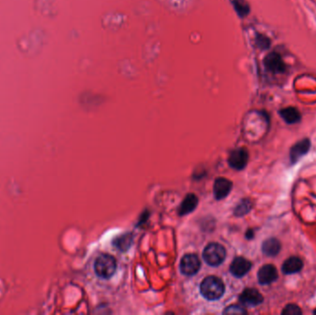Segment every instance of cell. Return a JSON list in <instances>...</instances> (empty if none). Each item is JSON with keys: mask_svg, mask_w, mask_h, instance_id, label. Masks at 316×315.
I'll return each instance as SVG.
<instances>
[{"mask_svg": "<svg viewBox=\"0 0 316 315\" xmlns=\"http://www.w3.org/2000/svg\"><path fill=\"white\" fill-rule=\"evenodd\" d=\"M279 115L283 119V121L289 125L296 124L301 120V115L299 111L296 107H292V106L279 110Z\"/></svg>", "mask_w": 316, "mask_h": 315, "instance_id": "13", "label": "cell"}, {"mask_svg": "<svg viewBox=\"0 0 316 315\" xmlns=\"http://www.w3.org/2000/svg\"><path fill=\"white\" fill-rule=\"evenodd\" d=\"M224 314H231V315H233V314H237V315L244 314L245 315L246 314V311L243 308H242V307H240V306L233 305L228 307L224 311Z\"/></svg>", "mask_w": 316, "mask_h": 315, "instance_id": "21", "label": "cell"}, {"mask_svg": "<svg viewBox=\"0 0 316 315\" xmlns=\"http://www.w3.org/2000/svg\"><path fill=\"white\" fill-rule=\"evenodd\" d=\"M302 314L299 307L295 304H288L282 311V315H300Z\"/></svg>", "mask_w": 316, "mask_h": 315, "instance_id": "20", "label": "cell"}, {"mask_svg": "<svg viewBox=\"0 0 316 315\" xmlns=\"http://www.w3.org/2000/svg\"><path fill=\"white\" fill-rule=\"evenodd\" d=\"M251 209V203L250 202V200L245 199V200H242V202L237 205L234 213L237 216H242V215L249 213Z\"/></svg>", "mask_w": 316, "mask_h": 315, "instance_id": "17", "label": "cell"}, {"mask_svg": "<svg viewBox=\"0 0 316 315\" xmlns=\"http://www.w3.org/2000/svg\"><path fill=\"white\" fill-rule=\"evenodd\" d=\"M232 4L240 17L244 18L250 13V6L246 0H232Z\"/></svg>", "mask_w": 316, "mask_h": 315, "instance_id": "16", "label": "cell"}, {"mask_svg": "<svg viewBox=\"0 0 316 315\" xmlns=\"http://www.w3.org/2000/svg\"><path fill=\"white\" fill-rule=\"evenodd\" d=\"M303 267L302 260L296 256H292L286 260L282 265V272L286 275H293L298 273Z\"/></svg>", "mask_w": 316, "mask_h": 315, "instance_id": "12", "label": "cell"}, {"mask_svg": "<svg viewBox=\"0 0 316 315\" xmlns=\"http://www.w3.org/2000/svg\"><path fill=\"white\" fill-rule=\"evenodd\" d=\"M251 262L243 257H236L230 264V272L234 277L241 278L251 270Z\"/></svg>", "mask_w": 316, "mask_h": 315, "instance_id": "8", "label": "cell"}, {"mask_svg": "<svg viewBox=\"0 0 316 315\" xmlns=\"http://www.w3.org/2000/svg\"><path fill=\"white\" fill-rule=\"evenodd\" d=\"M131 237L130 235H124L121 236L117 241H115V245L121 250H128L130 248L131 243Z\"/></svg>", "mask_w": 316, "mask_h": 315, "instance_id": "19", "label": "cell"}, {"mask_svg": "<svg viewBox=\"0 0 316 315\" xmlns=\"http://www.w3.org/2000/svg\"><path fill=\"white\" fill-rule=\"evenodd\" d=\"M257 278L261 285H270L278 279L279 272L276 266L272 264H265L258 271Z\"/></svg>", "mask_w": 316, "mask_h": 315, "instance_id": "7", "label": "cell"}, {"mask_svg": "<svg viewBox=\"0 0 316 315\" xmlns=\"http://www.w3.org/2000/svg\"><path fill=\"white\" fill-rule=\"evenodd\" d=\"M201 293L208 300H216L223 296L225 285L220 278L207 277L201 284Z\"/></svg>", "mask_w": 316, "mask_h": 315, "instance_id": "1", "label": "cell"}, {"mask_svg": "<svg viewBox=\"0 0 316 315\" xmlns=\"http://www.w3.org/2000/svg\"><path fill=\"white\" fill-rule=\"evenodd\" d=\"M248 160H249L248 151L245 148H238L230 153L228 161V165L234 169L242 170L247 166Z\"/></svg>", "mask_w": 316, "mask_h": 315, "instance_id": "6", "label": "cell"}, {"mask_svg": "<svg viewBox=\"0 0 316 315\" xmlns=\"http://www.w3.org/2000/svg\"><path fill=\"white\" fill-rule=\"evenodd\" d=\"M117 269V261L110 254H102L94 262L96 275L103 279H108L115 274Z\"/></svg>", "mask_w": 316, "mask_h": 315, "instance_id": "2", "label": "cell"}, {"mask_svg": "<svg viewBox=\"0 0 316 315\" xmlns=\"http://www.w3.org/2000/svg\"><path fill=\"white\" fill-rule=\"evenodd\" d=\"M280 249H281V244L279 240L275 238H271L263 241L262 245V250L263 254L269 257L277 256L280 251Z\"/></svg>", "mask_w": 316, "mask_h": 315, "instance_id": "14", "label": "cell"}, {"mask_svg": "<svg viewBox=\"0 0 316 315\" xmlns=\"http://www.w3.org/2000/svg\"><path fill=\"white\" fill-rule=\"evenodd\" d=\"M314 314H315V315H316V310L315 311V312H314Z\"/></svg>", "mask_w": 316, "mask_h": 315, "instance_id": "22", "label": "cell"}, {"mask_svg": "<svg viewBox=\"0 0 316 315\" xmlns=\"http://www.w3.org/2000/svg\"><path fill=\"white\" fill-rule=\"evenodd\" d=\"M232 182L225 177H218L215 179L214 184V195L216 200H222L226 198L232 189Z\"/></svg>", "mask_w": 316, "mask_h": 315, "instance_id": "10", "label": "cell"}, {"mask_svg": "<svg viewBox=\"0 0 316 315\" xmlns=\"http://www.w3.org/2000/svg\"><path fill=\"white\" fill-rule=\"evenodd\" d=\"M203 257L205 262L211 266H218L226 259V250L219 243H209L205 248Z\"/></svg>", "mask_w": 316, "mask_h": 315, "instance_id": "3", "label": "cell"}, {"mask_svg": "<svg viewBox=\"0 0 316 315\" xmlns=\"http://www.w3.org/2000/svg\"><path fill=\"white\" fill-rule=\"evenodd\" d=\"M180 271L185 276H193L201 268V261L193 253H189L182 257L180 261Z\"/></svg>", "mask_w": 316, "mask_h": 315, "instance_id": "5", "label": "cell"}, {"mask_svg": "<svg viewBox=\"0 0 316 315\" xmlns=\"http://www.w3.org/2000/svg\"><path fill=\"white\" fill-rule=\"evenodd\" d=\"M311 147V141L309 139H303L299 141H298L297 143H295L292 148L290 150V154H289V158L292 164L297 163L298 161L304 157L308 153L309 149Z\"/></svg>", "mask_w": 316, "mask_h": 315, "instance_id": "11", "label": "cell"}, {"mask_svg": "<svg viewBox=\"0 0 316 315\" xmlns=\"http://www.w3.org/2000/svg\"><path fill=\"white\" fill-rule=\"evenodd\" d=\"M240 300L244 305L257 306L263 302V297L255 288H246L242 291Z\"/></svg>", "mask_w": 316, "mask_h": 315, "instance_id": "9", "label": "cell"}, {"mask_svg": "<svg viewBox=\"0 0 316 315\" xmlns=\"http://www.w3.org/2000/svg\"><path fill=\"white\" fill-rule=\"evenodd\" d=\"M197 204H198V198L196 195L193 193L187 195L179 207V214L184 215L187 213H192L195 209Z\"/></svg>", "mask_w": 316, "mask_h": 315, "instance_id": "15", "label": "cell"}, {"mask_svg": "<svg viewBox=\"0 0 316 315\" xmlns=\"http://www.w3.org/2000/svg\"><path fill=\"white\" fill-rule=\"evenodd\" d=\"M263 65L268 71L274 74L284 73L287 70L286 63L277 52H271L266 55L263 59Z\"/></svg>", "mask_w": 316, "mask_h": 315, "instance_id": "4", "label": "cell"}, {"mask_svg": "<svg viewBox=\"0 0 316 315\" xmlns=\"http://www.w3.org/2000/svg\"><path fill=\"white\" fill-rule=\"evenodd\" d=\"M255 46L261 50H266L271 47V40L263 34H257L255 36Z\"/></svg>", "mask_w": 316, "mask_h": 315, "instance_id": "18", "label": "cell"}]
</instances>
